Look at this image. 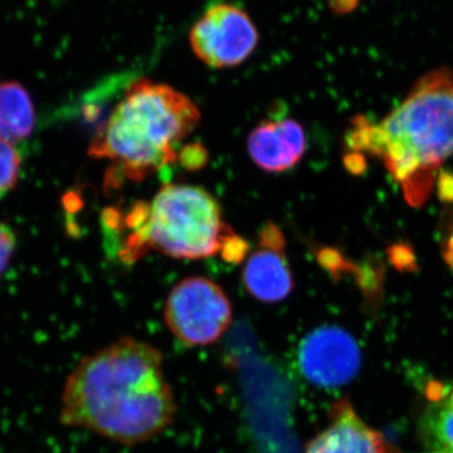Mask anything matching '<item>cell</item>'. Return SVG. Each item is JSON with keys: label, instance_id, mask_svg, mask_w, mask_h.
<instances>
[{"label": "cell", "instance_id": "cell-8", "mask_svg": "<svg viewBox=\"0 0 453 453\" xmlns=\"http://www.w3.org/2000/svg\"><path fill=\"white\" fill-rule=\"evenodd\" d=\"M242 282L247 292L261 303H281L294 290L285 238L275 223H266L262 228L258 249L244 264Z\"/></svg>", "mask_w": 453, "mask_h": 453}, {"label": "cell", "instance_id": "cell-15", "mask_svg": "<svg viewBox=\"0 0 453 453\" xmlns=\"http://www.w3.org/2000/svg\"><path fill=\"white\" fill-rule=\"evenodd\" d=\"M389 258L398 270L412 271L416 266L412 250L405 244H395L390 249Z\"/></svg>", "mask_w": 453, "mask_h": 453}, {"label": "cell", "instance_id": "cell-1", "mask_svg": "<svg viewBox=\"0 0 453 453\" xmlns=\"http://www.w3.org/2000/svg\"><path fill=\"white\" fill-rule=\"evenodd\" d=\"M175 414L162 351L125 336L74 366L62 389L59 421L134 446L165 431Z\"/></svg>", "mask_w": 453, "mask_h": 453}, {"label": "cell", "instance_id": "cell-9", "mask_svg": "<svg viewBox=\"0 0 453 453\" xmlns=\"http://www.w3.org/2000/svg\"><path fill=\"white\" fill-rule=\"evenodd\" d=\"M305 453H396L356 412L348 399H340L329 412V423L306 446Z\"/></svg>", "mask_w": 453, "mask_h": 453}, {"label": "cell", "instance_id": "cell-13", "mask_svg": "<svg viewBox=\"0 0 453 453\" xmlns=\"http://www.w3.org/2000/svg\"><path fill=\"white\" fill-rule=\"evenodd\" d=\"M434 434L443 451L453 453V392L434 416Z\"/></svg>", "mask_w": 453, "mask_h": 453}, {"label": "cell", "instance_id": "cell-17", "mask_svg": "<svg viewBox=\"0 0 453 453\" xmlns=\"http://www.w3.org/2000/svg\"><path fill=\"white\" fill-rule=\"evenodd\" d=\"M203 155H205V151L202 150V146H188V148L184 149V163L189 168H199V166H202V163L207 160L205 157H203Z\"/></svg>", "mask_w": 453, "mask_h": 453}, {"label": "cell", "instance_id": "cell-18", "mask_svg": "<svg viewBox=\"0 0 453 453\" xmlns=\"http://www.w3.org/2000/svg\"><path fill=\"white\" fill-rule=\"evenodd\" d=\"M445 259L447 264L453 267V234L449 237V242L446 244Z\"/></svg>", "mask_w": 453, "mask_h": 453}, {"label": "cell", "instance_id": "cell-16", "mask_svg": "<svg viewBox=\"0 0 453 453\" xmlns=\"http://www.w3.org/2000/svg\"><path fill=\"white\" fill-rule=\"evenodd\" d=\"M438 196L441 201L453 202V175L441 173L438 178Z\"/></svg>", "mask_w": 453, "mask_h": 453}, {"label": "cell", "instance_id": "cell-19", "mask_svg": "<svg viewBox=\"0 0 453 453\" xmlns=\"http://www.w3.org/2000/svg\"><path fill=\"white\" fill-rule=\"evenodd\" d=\"M437 453H452V452H449V451H441V452H437Z\"/></svg>", "mask_w": 453, "mask_h": 453}, {"label": "cell", "instance_id": "cell-3", "mask_svg": "<svg viewBox=\"0 0 453 453\" xmlns=\"http://www.w3.org/2000/svg\"><path fill=\"white\" fill-rule=\"evenodd\" d=\"M199 121L201 111L186 95L139 80L95 134L88 153L111 162L122 177L142 181L177 162L179 144Z\"/></svg>", "mask_w": 453, "mask_h": 453}, {"label": "cell", "instance_id": "cell-2", "mask_svg": "<svg viewBox=\"0 0 453 453\" xmlns=\"http://www.w3.org/2000/svg\"><path fill=\"white\" fill-rule=\"evenodd\" d=\"M348 144L353 151L381 157L405 199L421 205L434 173L453 155V71L426 73L380 124L354 120Z\"/></svg>", "mask_w": 453, "mask_h": 453}, {"label": "cell", "instance_id": "cell-11", "mask_svg": "<svg viewBox=\"0 0 453 453\" xmlns=\"http://www.w3.org/2000/svg\"><path fill=\"white\" fill-rule=\"evenodd\" d=\"M35 111L28 91L20 83H0V139L16 145L31 136Z\"/></svg>", "mask_w": 453, "mask_h": 453}, {"label": "cell", "instance_id": "cell-5", "mask_svg": "<svg viewBox=\"0 0 453 453\" xmlns=\"http://www.w3.org/2000/svg\"><path fill=\"white\" fill-rule=\"evenodd\" d=\"M164 319L170 333L187 347L219 342L234 319L225 290L207 277H187L169 292Z\"/></svg>", "mask_w": 453, "mask_h": 453}, {"label": "cell", "instance_id": "cell-10", "mask_svg": "<svg viewBox=\"0 0 453 453\" xmlns=\"http://www.w3.org/2000/svg\"><path fill=\"white\" fill-rule=\"evenodd\" d=\"M247 149L252 162L265 172H286L305 154V131L291 119L265 121L250 134Z\"/></svg>", "mask_w": 453, "mask_h": 453}, {"label": "cell", "instance_id": "cell-12", "mask_svg": "<svg viewBox=\"0 0 453 453\" xmlns=\"http://www.w3.org/2000/svg\"><path fill=\"white\" fill-rule=\"evenodd\" d=\"M20 168L22 157L17 146L0 139V198L16 188Z\"/></svg>", "mask_w": 453, "mask_h": 453}, {"label": "cell", "instance_id": "cell-7", "mask_svg": "<svg viewBox=\"0 0 453 453\" xmlns=\"http://www.w3.org/2000/svg\"><path fill=\"white\" fill-rule=\"evenodd\" d=\"M299 359L303 375L311 383L333 388L353 380L359 371L360 351L344 330L324 326L303 339Z\"/></svg>", "mask_w": 453, "mask_h": 453}, {"label": "cell", "instance_id": "cell-4", "mask_svg": "<svg viewBox=\"0 0 453 453\" xmlns=\"http://www.w3.org/2000/svg\"><path fill=\"white\" fill-rule=\"evenodd\" d=\"M125 261H138L149 250L173 258L201 259L222 253L234 234L223 220L219 202L207 190L168 184L151 203H136L122 220Z\"/></svg>", "mask_w": 453, "mask_h": 453}, {"label": "cell", "instance_id": "cell-6", "mask_svg": "<svg viewBox=\"0 0 453 453\" xmlns=\"http://www.w3.org/2000/svg\"><path fill=\"white\" fill-rule=\"evenodd\" d=\"M259 33L252 17L231 2L211 3L189 31L196 58L214 70L237 67L257 49Z\"/></svg>", "mask_w": 453, "mask_h": 453}, {"label": "cell", "instance_id": "cell-14", "mask_svg": "<svg viewBox=\"0 0 453 453\" xmlns=\"http://www.w3.org/2000/svg\"><path fill=\"white\" fill-rule=\"evenodd\" d=\"M16 244V235L11 226L0 222V276L4 273L5 268L8 267L9 262L13 257Z\"/></svg>", "mask_w": 453, "mask_h": 453}]
</instances>
